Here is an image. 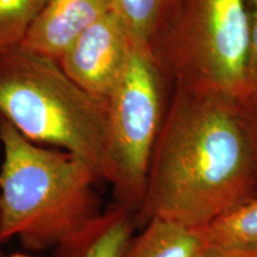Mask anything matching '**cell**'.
<instances>
[{
  "label": "cell",
  "instance_id": "obj_2",
  "mask_svg": "<svg viewBox=\"0 0 257 257\" xmlns=\"http://www.w3.org/2000/svg\"><path fill=\"white\" fill-rule=\"evenodd\" d=\"M0 242L18 237L24 248H56L104 212L101 181L87 163L62 149L24 137L0 115Z\"/></svg>",
  "mask_w": 257,
  "mask_h": 257
},
{
  "label": "cell",
  "instance_id": "obj_5",
  "mask_svg": "<svg viewBox=\"0 0 257 257\" xmlns=\"http://www.w3.org/2000/svg\"><path fill=\"white\" fill-rule=\"evenodd\" d=\"M174 85L153 51L135 47L126 72L107 98L115 204L135 214L146 193L154 148Z\"/></svg>",
  "mask_w": 257,
  "mask_h": 257
},
{
  "label": "cell",
  "instance_id": "obj_14",
  "mask_svg": "<svg viewBox=\"0 0 257 257\" xmlns=\"http://www.w3.org/2000/svg\"><path fill=\"white\" fill-rule=\"evenodd\" d=\"M237 100L257 168V89L237 96Z\"/></svg>",
  "mask_w": 257,
  "mask_h": 257
},
{
  "label": "cell",
  "instance_id": "obj_3",
  "mask_svg": "<svg viewBox=\"0 0 257 257\" xmlns=\"http://www.w3.org/2000/svg\"><path fill=\"white\" fill-rule=\"evenodd\" d=\"M0 115L31 142L78 156L111 182L107 99L80 87L57 61L21 46L2 51Z\"/></svg>",
  "mask_w": 257,
  "mask_h": 257
},
{
  "label": "cell",
  "instance_id": "obj_10",
  "mask_svg": "<svg viewBox=\"0 0 257 257\" xmlns=\"http://www.w3.org/2000/svg\"><path fill=\"white\" fill-rule=\"evenodd\" d=\"M135 46L153 48L174 16L180 0H114Z\"/></svg>",
  "mask_w": 257,
  "mask_h": 257
},
{
  "label": "cell",
  "instance_id": "obj_16",
  "mask_svg": "<svg viewBox=\"0 0 257 257\" xmlns=\"http://www.w3.org/2000/svg\"><path fill=\"white\" fill-rule=\"evenodd\" d=\"M9 257H31V256H28V255H23V253H15V255H11Z\"/></svg>",
  "mask_w": 257,
  "mask_h": 257
},
{
  "label": "cell",
  "instance_id": "obj_11",
  "mask_svg": "<svg viewBox=\"0 0 257 257\" xmlns=\"http://www.w3.org/2000/svg\"><path fill=\"white\" fill-rule=\"evenodd\" d=\"M205 231L211 245H257V198L217 218Z\"/></svg>",
  "mask_w": 257,
  "mask_h": 257
},
{
  "label": "cell",
  "instance_id": "obj_9",
  "mask_svg": "<svg viewBox=\"0 0 257 257\" xmlns=\"http://www.w3.org/2000/svg\"><path fill=\"white\" fill-rule=\"evenodd\" d=\"M210 245L205 227L155 218L133 236L121 257H202Z\"/></svg>",
  "mask_w": 257,
  "mask_h": 257
},
{
  "label": "cell",
  "instance_id": "obj_15",
  "mask_svg": "<svg viewBox=\"0 0 257 257\" xmlns=\"http://www.w3.org/2000/svg\"><path fill=\"white\" fill-rule=\"evenodd\" d=\"M202 257H257V245L219 246L210 245Z\"/></svg>",
  "mask_w": 257,
  "mask_h": 257
},
{
  "label": "cell",
  "instance_id": "obj_12",
  "mask_svg": "<svg viewBox=\"0 0 257 257\" xmlns=\"http://www.w3.org/2000/svg\"><path fill=\"white\" fill-rule=\"evenodd\" d=\"M47 0H0V53L21 46Z\"/></svg>",
  "mask_w": 257,
  "mask_h": 257
},
{
  "label": "cell",
  "instance_id": "obj_8",
  "mask_svg": "<svg viewBox=\"0 0 257 257\" xmlns=\"http://www.w3.org/2000/svg\"><path fill=\"white\" fill-rule=\"evenodd\" d=\"M137 229L135 214L114 204L55 248V257H121Z\"/></svg>",
  "mask_w": 257,
  "mask_h": 257
},
{
  "label": "cell",
  "instance_id": "obj_13",
  "mask_svg": "<svg viewBox=\"0 0 257 257\" xmlns=\"http://www.w3.org/2000/svg\"><path fill=\"white\" fill-rule=\"evenodd\" d=\"M246 3L249 12V53L244 93L257 89V0H246Z\"/></svg>",
  "mask_w": 257,
  "mask_h": 257
},
{
  "label": "cell",
  "instance_id": "obj_17",
  "mask_svg": "<svg viewBox=\"0 0 257 257\" xmlns=\"http://www.w3.org/2000/svg\"><path fill=\"white\" fill-rule=\"evenodd\" d=\"M0 244H2V242H0ZM0 257H4V255H3V251H2V249H0Z\"/></svg>",
  "mask_w": 257,
  "mask_h": 257
},
{
  "label": "cell",
  "instance_id": "obj_4",
  "mask_svg": "<svg viewBox=\"0 0 257 257\" xmlns=\"http://www.w3.org/2000/svg\"><path fill=\"white\" fill-rule=\"evenodd\" d=\"M249 53L246 0H180L153 48L174 86L239 96Z\"/></svg>",
  "mask_w": 257,
  "mask_h": 257
},
{
  "label": "cell",
  "instance_id": "obj_6",
  "mask_svg": "<svg viewBox=\"0 0 257 257\" xmlns=\"http://www.w3.org/2000/svg\"><path fill=\"white\" fill-rule=\"evenodd\" d=\"M135 47L124 18L114 9L83 32L57 62L80 87L107 99L126 72Z\"/></svg>",
  "mask_w": 257,
  "mask_h": 257
},
{
  "label": "cell",
  "instance_id": "obj_1",
  "mask_svg": "<svg viewBox=\"0 0 257 257\" xmlns=\"http://www.w3.org/2000/svg\"><path fill=\"white\" fill-rule=\"evenodd\" d=\"M256 198L257 168L237 96L174 86L137 229L155 218L204 229Z\"/></svg>",
  "mask_w": 257,
  "mask_h": 257
},
{
  "label": "cell",
  "instance_id": "obj_7",
  "mask_svg": "<svg viewBox=\"0 0 257 257\" xmlns=\"http://www.w3.org/2000/svg\"><path fill=\"white\" fill-rule=\"evenodd\" d=\"M114 9V0H47L21 47L59 61L83 32Z\"/></svg>",
  "mask_w": 257,
  "mask_h": 257
}]
</instances>
